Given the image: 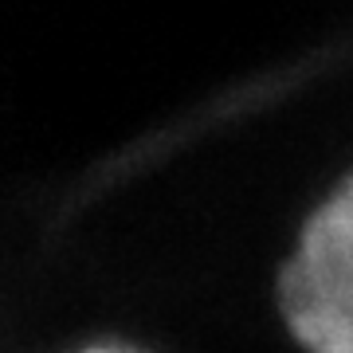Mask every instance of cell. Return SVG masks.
Wrapping results in <instances>:
<instances>
[{
    "label": "cell",
    "mask_w": 353,
    "mask_h": 353,
    "mask_svg": "<svg viewBox=\"0 0 353 353\" xmlns=\"http://www.w3.org/2000/svg\"><path fill=\"white\" fill-rule=\"evenodd\" d=\"M275 303L306 353H353V173L306 216Z\"/></svg>",
    "instance_id": "obj_1"
},
{
    "label": "cell",
    "mask_w": 353,
    "mask_h": 353,
    "mask_svg": "<svg viewBox=\"0 0 353 353\" xmlns=\"http://www.w3.org/2000/svg\"><path fill=\"white\" fill-rule=\"evenodd\" d=\"M83 353H145V350H138V345H122V341H94V345H87Z\"/></svg>",
    "instance_id": "obj_2"
}]
</instances>
